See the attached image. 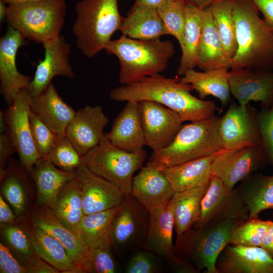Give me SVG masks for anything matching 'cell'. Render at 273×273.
I'll return each mask as SVG.
<instances>
[{"label":"cell","mask_w":273,"mask_h":273,"mask_svg":"<svg viewBox=\"0 0 273 273\" xmlns=\"http://www.w3.org/2000/svg\"><path fill=\"white\" fill-rule=\"evenodd\" d=\"M193 86L179 81V78H166L160 74L113 88L109 97L114 101H151L177 113L183 122L194 121L213 114L216 105L212 101L201 100L192 95Z\"/></svg>","instance_id":"cell-1"},{"label":"cell","mask_w":273,"mask_h":273,"mask_svg":"<svg viewBox=\"0 0 273 273\" xmlns=\"http://www.w3.org/2000/svg\"><path fill=\"white\" fill-rule=\"evenodd\" d=\"M238 43L230 70H273V30L251 0H232Z\"/></svg>","instance_id":"cell-2"},{"label":"cell","mask_w":273,"mask_h":273,"mask_svg":"<svg viewBox=\"0 0 273 273\" xmlns=\"http://www.w3.org/2000/svg\"><path fill=\"white\" fill-rule=\"evenodd\" d=\"M104 50L118 58V80L123 85L160 74L175 54L174 45L170 40H139L123 34L117 39L111 40Z\"/></svg>","instance_id":"cell-3"},{"label":"cell","mask_w":273,"mask_h":273,"mask_svg":"<svg viewBox=\"0 0 273 273\" xmlns=\"http://www.w3.org/2000/svg\"><path fill=\"white\" fill-rule=\"evenodd\" d=\"M76 18L72 26L76 45L83 55L95 57L119 30L123 21L118 0H81L75 5Z\"/></svg>","instance_id":"cell-4"},{"label":"cell","mask_w":273,"mask_h":273,"mask_svg":"<svg viewBox=\"0 0 273 273\" xmlns=\"http://www.w3.org/2000/svg\"><path fill=\"white\" fill-rule=\"evenodd\" d=\"M216 115L182 125L171 143L153 152L149 161L162 168L212 155L223 149Z\"/></svg>","instance_id":"cell-5"},{"label":"cell","mask_w":273,"mask_h":273,"mask_svg":"<svg viewBox=\"0 0 273 273\" xmlns=\"http://www.w3.org/2000/svg\"><path fill=\"white\" fill-rule=\"evenodd\" d=\"M66 7L65 0H34L9 4L6 20L25 38L43 44L61 35Z\"/></svg>","instance_id":"cell-6"},{"label":"cell","mask_w":273,"mask_h":273,"mask_svg":"<svg viewBox=\"0 0 273 273\" xmlns=\"http://www.w3.org/2000/svg\"><path fill=\"white\" fill-rule=\"evenodd\" d=\"M241 220L226 219L190 229L176 239L174 254L190 262L200 272L217 273L216 262L229 244L232 233Z\"/></svg>","instance_id":"cell-7"},{"label":"cell","mask_w":273,"mask_h":273,"mask_svg":"<svg viewBox=\"0 0 273 273\" xmlns=\"http://www.w3.org/2000/svg\"><path fill=\"white\" fill-rule=\"evenodd\" d=\"M85 165L92 172L112 182L127 195L131 193L133 175L147 158L146 151H129L111 144L106 133L100 143L83 156Z\"/></svg>","instance_id":"cell-8"},{"label":"cell","mask_w":273,"mask_h":273,"mask_svg":"<svg viewBox=\"0 0 273 273\" xmlns=\"http://www.w3.org/2000/svg\"><path fill=\"white\" fill-rule=\"evenodd\" d=\"M268 160L262 146H247L234 149H222L211 164V173L220 179L226 188L232 190L235 186L258 170Z\"/></svg>","instance_id":"cell-9"},{"label":"cell","mask_w":273,"mask_h":273,"mask_svg":"<svg viewBox=\"0 0 273 273\" xmlns=\"http://www.w3.org/2000/svg\"><path fill=\"white\" fill-rule=\"evenodd\" d=\"M248 207L235 188L228 190L222 181L212 176L201 203L199 219L194 228L226 219L247 220Z\"/></svg>","instance_id":"cell-10"},{"label":"cell","mask_w":273,"mask_h":273,"mask_svg":"<svg viewBox=\"0 0 273 273\" xmlns=\"http://www.w3.org/2000/svg\"><path fill=\"white\" fill-rule=\"evenodd\" d=\"M31 100L28 88L22 89L13 104L4 111L8 131L20 161L29 173L41 158L36 151L30 128L29 114Z\"/></svg>","instance_id":"cell-11"},{"label":"cell","mask_w":273,"mask_h":273,"mask_svg":"<svg viewBox=\"0 0 273 273\" xmlns=\"http://www.w3.org/2000/svg\"><path fill=\"white\" fill-rule=\"evenodd\" d=\"M258 111L249 104L242 106L232 102L222 117L219 132L223 147L234 149L247 146H261Z\"/></svg>","instance_id":"cell-12"},{"label":"cell","mask_w":273,"mask_h":273,"mask_svg":"<svg viewBox=\"0 0 273 273\" xmlns=\"http://www.w3.org/2000/svg\"><path fill=\"white\" fill-rule=\"evenodd\" d=\"M138 105L146 146L153 152L167 147L183 125L180 116L153 101H141Z\"/></svg>","instance_id":"cell-13"},{"label":"cell","mask_w":273,"mask_h":273,"mask_svg":"<svg viewBox=\"0 0 273 273\" xmlns=\"http://www.w3.org/2000/svg\"><path fill=\"white\" fill-rule=\"evenodd\" d=\"M149 219V211L131 194L126 195L112 222V245L124 248L144 242Z\"/></svg>","instance_id":"cell-14"},{"label":"cell","mask_w":273,"mask_h":273,"mask_svg":"<svg viewBox=\"0 0 273 273\" xmlns=\"http://www.w3.org/2000/svg\"><path fill=\"white\" fill-rule=\"evenodd\" d=\"M42 45L44 49V59L37 65L34 77L28 87L32 98L41 94L55 76H62L70 79L75 77L69 60L71 46L64 36L60 35Z\"/></svg>","instance_id":"cell-15"},{"label":"cell","mask_w":273,"mask_h":273,"mask_svg":"<svg viewBox=\"0 0 273 273\" xmlns=\"http://www.w3.org/2000/svg\"><path fill=\"white\" fill-rule=\"evenodd\" d=\"M25 39L10 25L0 39V92L8 106L21 89L28 87L32 79L31 76L20 73L16 66V54Z\"/></svg>","instance_id":"cell-16"},{"label":"cell","mask_w":273,"mask_h":273,"mask_svg":"<svg viewBox=\"0 0 273 273\" xmlns=\"http://www.w3.org/2000/svg\"><path fill=\"white\" fill-rule=\"evenodd\" d=\"M79 184L85 215L118 207L126 194L118 186L90 170L85 165L74 172Z\"/></svg>","instance_id":"cell-17"},{"label":"cell","mask_w":273,"mask_h":273,"mask_svg":"<svg viewBox=\"0 0 273 273\" xmlns=\"http://www.w3.org/2000/svg\"><path fill=\"white\" fill-rule=\"evenodd\" d=\"M28 219L58 239L70 257L86 273L90 249L81 234L65 226L52 209L38 203L31 209Z\"/></svg>","instance_id":"cell-18"},{"label":"cell","mask_w":273,"mask_h":273,"mask_svg":"<svg viewBox=\"0 0 273 273\" xmlns=\"http://www.w3.org/2000/svg\"><path fill=\"white\" fill-rule=\"evenodd\" d=\"M231 94L245 106L251 101L260 102L262 107L273 104V71L244 68L229 71Z\"/></svg>","instance_id":"cell-19"},{"label":"cell","mask_w":273,"mask_h":273,"mask_svg":"<svg viewBox=\"0 0 273 273\" xmlns=\"http://www.w3.org/2000/svg\"><path fill=\"white\" fill-rule=\"evenodd\" d=\"M109 121L102 107L87 105L76 111L66 128L65 135L83 156L103 139L104 130Z\"/></svg>","instance_id":"cell-20"},{"label":"cell","mask_w":273,"mask_h":273,"mask_svg":"<svg viewBox=\"0 0 273 273\" xmlns=\"http://www.w3.org/2000/svg\"><path fill=\"white\" fill-rule=\"evenodd\" d=\"M217 273H273V258L261 247L228 245L216 262Z\"/></svg>","instance_id":"cell-21"},{"label":"cell","mask_w":273,"mask_h":273,"mask_svg":"<svg viewBox=\"0 0 273 273\" xmlns=\"http://www.w3.org/2000/svg\"><path fill=\"white\" fill-rule=\"evenodd\" d=\"M162 169L149 161L132 180L130 194L148 211L167 204L175 193Z\"/></svg>","instance_id":"cell-22"},{"label":"cell","mask_w":273,"mask_h":273,"mask_svg":"<svg viewBox=\"0 0 273 273\" xmlns=\"http://www.w3.org/2000/svg\"><path fill=\"white\" fill-rule=\"evenodd\" d=\"M31 241L33 251L60 272L84 273L56 238L33 223L28 219L21 224Z\"/></svg>","instance_id":"cell-23"},{"label":"cell","mask_w":273,"mask_h":273,"mask_svg":"<svg viewBox=\"0 0 273 273\" xmlns=\"http://www.w3.org/2000/svg\"><path fill=\"white\" fill-rule=\"evenodd\" d=\"M30 109L56 134H65L75 111L65 103L51 83L38 96L32 98Z\"/></svg>","instance_id":"cell-24"},{"label":"cell","mask_w":273,"mask_h":273,"mask_svg":"<svg viewBox=\"0 0 273 273\" xmlns=\"http://www.w3.org/2000/svg\"><path fill=\"white\" fill-rule=\"evenodd\" d=\"M173 207L172 198L167 204L149 211V223L144 242L147 249L166 258L174 254L172 242Z\"/></svg>","instance_id":"cell-25"},{"label":"cell","mask_w":273,"mask_h":273,"mask_svg":"<svg viewBox=\"0 0 273 273\" xmlns=\"http://www.w3.org/2000/svg\"><path fill=\"white\" fill-rule=\"evenodd\" d=\"M106 135L111 144L125 150L136 151L146 146L138 102H127Z\"/></svg>","instance_id":"cell-26"},{"label":"cell","mask_w":273,"mask_h":273,"mask_svg":"<svg viewBox=\"0 0 273 273\" xmlns=\"http://www.w3.org/2000/svg\"><path fill=\"white\" fill-rule=\"evenodd\" d=\"M201 9L202 27L197 66L203 71L231 69L233 61L225 53L210 8Z\"/></svg>","instance_id":"cell-27"},{"label":"cell","mask_w":273,"mask_h":273,"mask_svg":"<svg viewBox=\"0 0 273 273\" xmlns=\"http://www.w3.org/2000/svg\"><path fill=\"white\" fill-rule=\"evenodd\" d=\"M218 152L209 156L163 168L162 172L174 192L208 185L212 176L211 164Z\"/></svg>","instance_id":"cell-28"},{"label":"cell","mask_w":273,"mask_h":273,"mask_svg":"<svg viewBox=\"0 0 273 273\" xmlns=\"http://www.w3.org/2000/svg\"><path fill=\"white\" fill-rule=\"evenodd\" d=\"M119 30L130 38L144 40L169 35L157 9L142 5H133L123 18Z\"/></svg>","instance_id":"cell-29"},{"label":"cell","mask_w":273,"mask_h":273,"mask_svg":"<svg viewBox=\"0 0 273 273\" xmlns=\"http://www.w3.org/2000/svg\"><path fill=\"white\" fill-rule=\"evenodd\" d=\"M37 193V203L50 208L67 183L75 178L74 172L64 171L47 158L40 159L30 172Z\"/></svg>","instance_id":"cell-30"},{"label":"cell","mask_w":273,"mask_h":273,"mask_svg":"<svg viewBox=\"0 0 273 273\" xmlns=\"http://www.w3.org/2000/svg\"><path fill=\"white\" fill-rule=\"evenodd\" d=\"M29 174L20 161L10 158L5 172L1 177V192L17 217H23L27 209L26 193L30 185Z\"/></svg>","instance_id":"cell-31"},{"label":"cell","mask_w":273,"mask_h":273,"mask_svg":"<svg viewBox=\"0 0 273 273\" xmlns=\"http://www.w3.org/2000/svg\"><path fill=\"white\" fill-rule=\"evenodd\" d=\"M229 75V71L226 69L203 72L192 69L186 71L179 81L191 84L201 100L211 96L218 99L223 106H226L230 102L231 94Z\"/></svg>","instance_id":"cell-32"},{"label":"cell","mask_w":273,"mask_h":273,"mask_svg":"<svg viewBox=\"0 0 273 273\" xmlns=\"http://www.w3.org/2000/svg\"><path fill=\"white\" fill-rule=\"evenodd\" d=\"M235 189L248 207L249 217L258 216L261 211L273 209V175L255 172Z\"/></svg>","instance_id":"cell-33"},{"label":"cell","mask_w":273,"mask_h":273,"mask_svg":"<svg viewBox=\"0 0 273 273\" xmlns=\"http://www.w3.org/2000/svg\"><path fill=\"white\" fill-rule=\"evenodd\" d=\"M185 16L184 44L181 49V56L177 69V74L180 76L197 66L202 35L201 9L186 3Z\"/></svg>","instance_id":"cell-34"},{"label":"cell","mask_w":273,"mask_h":273,"mask_svg":"<svg viewBox=\"0 0 273 273\" xmlns=\"http://www.w3.org/2000/svg\"><path fill=\"white\" fill-rule=\"evenodd\" d=\"M51 209L65 226L80 234L79 225L84 213L80 185L75 178L64 186Z\"/></svg>","instance_id":"cell-35"},{"label":"cell","mask_w":273,"mask_h":273,"mask_svg":"<svg viewBox=\"0 0 273 273\" xmlns=\"http://www.w3.org/2000/svg\"><path fill=\"white\" fill-rule=\"evenodd\" d=\"M208 184L203 187L175 192L173 216L177 238L192 228L199 219L201 203Z\"/></svg>","instance_id":"cell-36"},{"label":"cell","mask_w":273,"mask_h":273,"mask_svg":"<svg viewBox=\"0 0 273 273\" xmlns=\"http://www.w3.org/2000/svg\"><path fill=\"white\" fill-rule=\"evenodd\" d=\"M119 207L84 214L79 225V232L90 249L111 248L113 245L111 227Z\"/></svg>","instance_id":"cell-37"},{"label":"cell","mask_w":273,"mask_h":273,"mask_svg":"<svg viewBox=\"0 0 273 273\" xmlns=\"http://www.w3.org/2000/svg\"><path fill=\"white\" fill-rule=\"evenodd\" d=\"M209 7L225 53L233 61L238 43L232 0H217Z\"/></svg>","instance_id":"cell-38"},{"label":"cell","mask_w":273,"mask_h":273,"mask_svg":"<svg viewBox=\"0 0 273 273\" xmlns=\"http://www.w3.org/2000/svg\"><path fill=\"white\" fill-rule=\"evenodd\" d=\"M272 221L262 220L256 217H250L241 221L234 229L229 244L251 247L260 246L262 240Z\"/></svg>","instance_id":"cell-39"},{"label":"cell","mask_w":273,"mask_h":273,"mask_svg":"<svg viewBox=\"0 0 273 273\" xmlns=\"http://www.w3.org/2000/svg\"><path fill=\"white\" fill-rule=\"evenodd\" d=\"M46 158L59 169L69 172H74L85 165L83 156L65 134L58 135L55 145Z\"/></svg>","instance_id":"cell-40"},{"label":"cell","mask_w":273,"mask_h":273,"mask_svg":"<svg viewBox=\"0 0 273 273\" xmlns=\"http://www.w3.org/2000/svg\"><path fill=\"white\" fill-rule=\"evenodd\" d=\"M185 5L184 0H170L157 9L169 35L177 39L181 49L184 44Z\"/></svg>","instance_id":"cell-41"},{"label":"cell","mask_w":273,"mask_h":273,"mask_svg":"<svg viewBox=\"0 0 273 273\" xmlns=\"http://www.w3.org/2000/svg\"><path fill=\"white\" fill-rule=\"evenodd\" d=\"M29 121L32 138L36 151L41 158H46L54 148L58 135L31 109Z\"/></svg>","instance_id":"cell-42"},{"label":"cell","mask_w":273,"mask_h":273,"mask_svg":"<svg viewBox=\"0 0 273 273\" xmlns=\"http://www.w3.org/2000/svg\"><path fill=\"white\" fill-rule=\"evenodd\" d=\"M1 233L10 246L25 261L34 253L30 239L22 226L17 224L1 223Z\"/></svg>","instance_id":"cell-43"},{"label":"cell","mask_w":273,"mask_h":273,"mask_svg":"<svg viewBox=\"0 0 273 273\" xmlns=\"http://www.w3.org/2000/svg\"><path fill=\"white\" fill-rule=\"evenodd\" d=\"M257 120L261 146L266 152L269 163L273 167V104L269 107H262L258 111Z\"/></svg>","instance_id":"cell-44"},{"label":"cell","mask_w":273,"mask_h":273,"mask_svg":"<svg viewBox=\"0 0 273 273\" xmlns=\"http://www.w3.org/2000/svg\"><path fill=\"white\" fill-rule=\"evenodd\" d=\"M111 248L102 247L90 249L86 272L114 273L117 267L110 252Z\"/></svg>","instance_id":"cell-45"},{"label":"cell","mask_w":273,"mask_h":273,"mask_svg":"<svg viewBox=\"0 0 273 273\" xmlns=\"http://www.w3.org/2000/svg\"><path fill=\"white\" fill-rule=\"evenodd\" d=\"M159 259L152 253L140 251L129 260L125 269L127 273H155L159 269Z\"/></svg>","instance_id":"cell-46"},{"label":"cell","mask_w":273,"mask_h":273,"mask_svg":"<svg viewBox=\"0 0 273 273\" xmlns=\"http://www.w3.org/2000/svg\"><path fill=\"white\" fill-rule=\"evenodd\" d=\"M0 272L26 273L25 266L13 257L9 248L0 243Z\"/></svg>","instance_id":"cell-47"},{"label":"cell","mask_w":273,"mask_h":273,"mask_svg":"<svg viewBox=\"0 0 273 273\" xmlns=\"http://www.w3.org/2000/svg\"><path fill=\"white\" fill-rule=\"evenodd\" d=\"M16 151L13 141L7 130L0 134V177H2L6 170V163L11 156Z\"/></svg>","instance_id":"cell-48"},{"label":"cell","mask_w":273,"mask_h":273,"mask_svg":"<svg viewBox=\"0 0 273 273\" xmlns=\"http://www.w3.org/2000/svg\"><path fill=\"white\" fill-rule=\"evenodd\" d=\"M26 273H59L60 271L34 252L23 262Z\"/></svg>","instance_id":"cell-49"},{"label":"cell","mask_w":273,"mask_h":273,"mask_svg":"<svg viewBox=\"0 0 273 273\" xmlns=\"http://www.w3.org/2000/svg\"><path fill=\"white\" fill-rule=\"evenodd\" d=\"M263 15V20L273 30V0H251Z\"/></svg>","instance_id":"cell-50"},{"label":"cell","mask_w":273,"mask_h":273,"mask_svg":"<svg viewBox=\"0 0 273 273\" xmlns=\"http://www.w3.org/2000/svg\"><path fill=\"white\" fill-rule=\"evenodd\" d=\"M171 263L173 270L180 273H197L199 271L187 260L175 254L167 258Z\"/></svg>","instance_id":"cell-51"},{"label":"cell","mask_w":273,"mask_h":273,"mask_svg":"<svg viewBox=\"0 0 273 273\" xmlns=\"http://www.w3.org/2000/svg\"><path fill=\"white\" fill-rule=\"evenodd\" d=\"M0 222L7 224H17L18 217L14 214L8 204L0 196Z\"/></svg>","instance_id":"cell-52"},{"label":"cell","mask_w":273,"mask_h":273,"mask_svg":"<svg viewBox=\"0 0 273 273\" xmlns=\"http://www.w3.org/2000/svg\"><path fill=\"white\" fill-rule=\"evenodd\" d=\"M260 247L273 258V221L265 233Z\"/></svg>","instance_id":"cell-53"},{"label":"cell","mask_w":273,"mask_h":273,"mask_svg":"<svg viewBox=\"0 0 273 273\" xmlns=\"http://www.w3.org/2000/svg\"><path fill=\"white\" fill-rule=\"evenodd\" d=\"M169 1L170 0H135L133 5L148 6L157 9Z\"/></svg>","instance_id":"cell-54"},{"label":"cell","mask_w":273,"mask_h":273,"mask_svg":"<svg viewBox=\"0 0 273 273\" xmlns=\"http://www.w3.org/2000/svg\"><path fill=\"white\" fill-rule=\"evenodd\" d=\"M186 3L192 4L200 9H202L217 0H184Z\"/></svg>","instance_id":"cell-55"},{"label":"cell","mask_w":273,"mask_h":273,"mask_svg":"<svg viewBox=\"0 0 273 273\" xmlns=\"http://www.w3.org/2000/svg\"><path fill=\"white\" fill-rule=\"evenodd\" d=\"M6 3L3 0H0V22L3 23L4 20L6 19L8 6H6Z\"/></svg>","instance_id":"cell-56"},{"label":"cell","mask_w":273,"mask_h":273,"mask_svg":"<svg viewBox=\"0 0 273 273\" xmlns=\"http://www.w3.org/2000/svg\"><path fill=\"white\" fill-rule=\"evenodd\" d=\"M8 130V126L5 119L4 111H0V134Z\"/></svg>","instance_id":"cell-57"},{"label":"cell","mask_w":273,"mask_h":273,"mask_svg":"<svg viewBox=\"0 0 273 273\" xmlns=\"http://www.w3.org/2000/svg\"><path fill=\"white\" fill-rule=\"evenodd\" d=\"M7 4H12L15 3H18L20 2H23L25 1H34V0H3Z\"/></svg>","instance_id":"cell-58"},{"label":"cell","mask_w":273,"mask_h":273,"mask_svg":"<svg viewBox=\"0 0 273 273\" xmlns=\"http://www.w3.org/2000/svg\"><path fill=\"white\" fill-rule=\"evenodd\" d=\"M272 216H273V214H272Z\"/></svg>","instance_id":"cell-59"}]
</instances>
